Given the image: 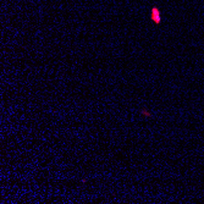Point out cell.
Listing matches in <instances>:
<instances>
[{"label":"cell","instance_id":"obj_2","mask_svg":"<svg viewBox=\"0 0 204 204\" xmlns=\"http://www.w3.org/2000/svg\"><path fill=\"white\" fill-rule=\"evenodd\" d=\"M142 114H143V115H146V116H150V114L148 113V111H144V110H142Z\"/></svg>","mask_w":204,"mask_h":204},{"label":"cell","instance_id":"obj_1","mask_svg":"<svg viewBox=\"0 0 204 204\" xmlns=\"http://www.w3.org/2000/svg\"><path fill=\"white\" fill-rule=\"evenodd\" d=\"M150 15H152V16H150L152 20H153L155 23L161 22V19H160V11H159L157 8H153V9H152V13H150Z\"/></svg>","mask_w":204,"mask_h":204}]
</instances>
